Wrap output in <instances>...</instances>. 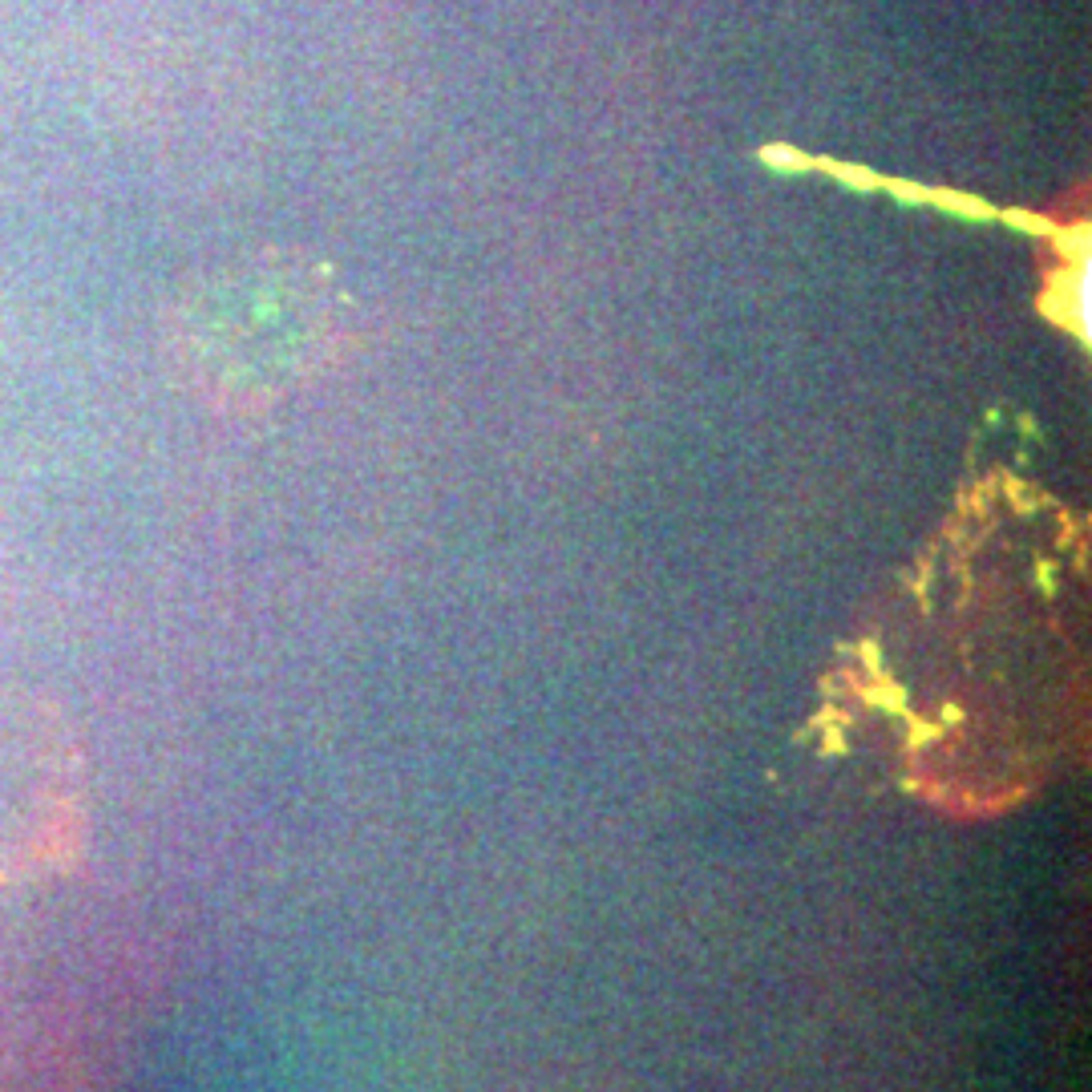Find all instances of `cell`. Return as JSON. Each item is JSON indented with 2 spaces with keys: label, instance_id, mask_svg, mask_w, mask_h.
Listing matches in <instances>:
<instances>
[{
  "label": "cell",
  "instance_id": "6da1fadb",
  "mask_svg": "<svg viewBox=\"0 0 1092 1092\" xmlns=\"http://www.w3.org/2000/svg\"><path fill=\"white\" fill-rule=\"evenodd\" d=\"M85 830V773L61 716L0 680V898L69 870Z\"/></svg>",
  "mask_w": 1092,
  "mask_h": 1092
}]
</instances>
